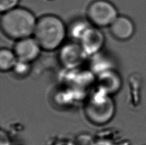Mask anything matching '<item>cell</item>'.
I'll use <instances>...</instances> for the list:
<instances>
[{
	"label": "cell",
	"mask_w": 146,
	"mask_h": 145,
	"mask_svg": "<svg viewBox=\"0 0 146 145\" xmlns=\"http://www.w3.org/2000/svg\"><path fill=\"white\" fill-rule=\"evenodd\" d=\"M42 50L40 45L33 36L16 40L13 49L18 60L30 63L38 58Z\"/></svg>",
	"instance_id": "8992f818"
},
{
	"label": "cell",
	"mask_w": 146,
	"mask_h": 145,
	"mask_svg": "<svg viewBox=\"0 0 146 145\" xmlns=\"http://www.w3.org/2000/svg\"><path fill=\"white\" fill-rule=\"evenodd\" d=\"M12 71L18 76H26L30 73L31 71V63L18 60Z\"/></svg>",
	"instance_id": "7c38bea8"
},
{
	"label": "cell",
	"mask_w": 146,
	"mask_h": 145,
	"mask_svg": "<svg viewBox=\"0 0 146 145\" xmlns=\"http://www.w3.org/2000/svg\"><path fill=\"white\" fill-rule=\"evenodd\" d=\"M110 32L117 40H127L133 36L135 32L134 22L129 17L125 15H118L109 26Z\"/></svg>",
	"instance_id": "ba28073f"
},
{
	"label": "cell",
	"mask_w": 146,
	"mask_h": 145,
	"mask_svg": "<svg viewBox=\"0 0 146 145\" xmlns=\"http://www.w3.org/2000/svg\"><path fill=\"white\" fill-rule=\"evenodd\" d=\"M20 0H0V11L6 12L18 7Z\"/></svg>",
	"instance_id": "4fadbf2b"
},
{
	"label": "cell",
	"mask_w": 146,
	"mask_h": 145,
	"mask_svg": "<svg viewBox=\"0 0 146 145\" xmlns=\"http://www.w3.org/2000/svg\"><path fill=\"white\" fill-rule=\"evenodd\" d=\"M105 42V37L100 28L91 26L81 38L79 43L87 56L101 52Z\"/></svg>",
	"instance_id": "52a82bcc"
},
{
	"label": "cell",
	"mask_w": 146,
	"mask_h": 145,
	"mask_svg": "<svg viewBox=\"0 0 146 145\" xmlns=\"http://www.w3.org/2000/svg\"><path fill=\"white\" fill-rule=\"evenodd\" d=\"M85 106V114L88 121L96 125L108 123L113 118L115 108L110 95L100 88Z\"/></svg>",
	"instance_id": "3957f363"
},
{
	"label": "cell",
	"mask_w": 146,
	"mask_h": 145,
	"mask_svg": "<svg viewBox=\"0 0 146 145\" xmlns=\"http://www.w3.org/2000/svg\"><path fill=\"white\" fill-rule=\"evenodd\" d=\"M67 35V27L57 15L46 14L37 19L33 37L43 51L60 48Z\"/></svg>",
	"instance_id": "6da1fadb"
},
{
	"label": "cell",
	"mask_w": 146,
	"mask_h": 145,
	"mask_svg": "<svg viewBox=\"0 0 146 145\" xmlns=\"http://www.w3.org/2000/svg\"><path fill=\"white\" fill-rule=\"evenodd\" d=\"M99 88L108 94H113L120 89L121 78L118 73L112 69L108 70L98 74Z\"/></svg>",
	"instance_id": "9c48e42d"
},
{
	"label": "cell",
	"mask_w": 146,
	"mask_h": 145,
	"mask_svg": "<svg viewBox=\"0 0 146 145\" xmlns=\"http://www.w3.org/2000/svg\"><path fill=\"white\" fill-rule=\"evenodd\" d=\"M36 20L37 19L30 10L17 7L2 13L0 26L5 35L11 39L18 40L32 37Z\"/></svg>",
	"instance_id": "7a4b0ae2"
},
{
	"label": "cell",
	"mask_w": 146,
	"mask_h": 145,
	"mask_svg": "<svg viewBox=\"0 0 146 145\" xmlns=\"http://www.w3.org/2000/svg\"><path fill=\"white\" fill-rule=\"evenodd\" d=\"M18 59L13 50L1 48L0 50V70L1 72L12 71Z\"/></svg>",
	"instance_id": "8fae6325"
},
{
	"label": "cell",
	"mask_w": 146,
	"mask_h": 145,
	"mask_svg": "<svg viewBox=\"0 0 146 145\" xmlns=\"http://www.w3.org/2000/svg\"><path fill=\"white\" fill-rule=\"evenodd\" d=\"M91 26L92 25L87 19H78L67 27V35L75 42H79L83 35Z\"/></svg>",
	"instance_id": "30bf717a"
},
{
	"label": "cell",
	"mask_w": 146,
	"mask_h": 145,
	"mask_svg": "<svg viewBox=\"0 0 146 145\" xmlns=\"http://www.w3.org/2000/svg\"><path fill=\"white\" fill-rule=\"evenodd\" d=\"M91 145H114L113 143L108 140H99L94 143H92Z\"/></svg>",
	"instance_id": "9a60e30c"
},
{
	"label": "cell",
	"mask_w": 146,
	"mask_h": 145,
	"mask_svg": "<svg viewBox=\"0 0 146 145\" xmlns=\"http://www.w3.org/2000/svg\"><path fill=\"white\" fill-rule=\"evenodd\" d=\"M87 57L80 44L75 41L64 44L58 53L60 63L65 68L69 69L80 66Z\"/></svg>",
	"instance_id": "5b68a950"
},
{
	"label": "cell",
	"mask_w": 146,
	"mask_h": 145,
	"mask_svg": "<svg viewBox=\"0 0 146 145\" xmlns=\"http://www.w3.org/2000/svg\"><path fill=\"white\" fill-rule=\"evenodd\" d=\"M56 145H74V144L71 143V142H69V141L65 142V141H64V142H60V143L56 144Z\"/></svg>",
	"instance_id": "2e32d148"
},
{
	"label": "cell",
	"mask_w": 146,
	"mask_h": 145,
	"mask_svg": "<svg viewBox=\"0 0 146 145\" xmlns=\"http://www.w3.org/2000/svg\"><path fill=\"white\" fill-rule=\"evenodd\" d=\"M0 144L1 145H11L10 140L8 134L4 130H1L0 134Z\"/></svg>",
	"instance_id": "5bb4252c"
},
{
	"label": "cell",
	"mask_w": 146,
	"mask_h": 145,
	"mask_svg": "<svg viewBox=\"0 0 146 145\" xmlns=\"http://www.w3.org/2000/svg\"><path fill=\"white\" fill-rule=\"evenodd\" d=\"M87 19L93 26L109 27L118 17L115 6L108 0H94L87 9Z\"/></svg>",
	"instance_id": "277c9868"
}]
</instances>
